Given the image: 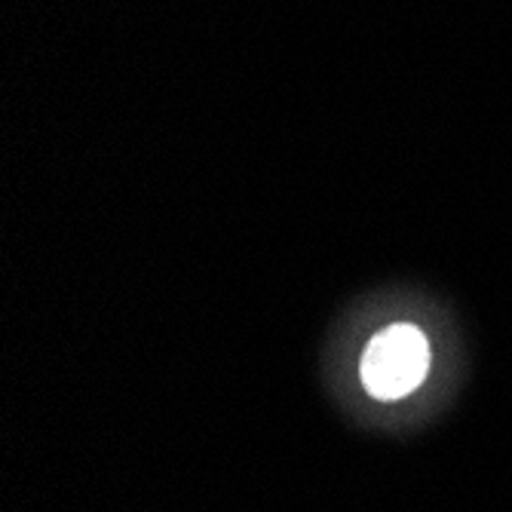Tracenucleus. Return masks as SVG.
Here are the masks:
<instances>
[{
  "label": "nucleus",
  "instance_id": "f257e3e1",
  "mask_svg": "<svg viewBox=\"0 0 512 512\" xmlns=\"http://www.w3.org/2000/svg\"><path fill=\"white\" fill-rule=\"evenodd\" d=\"M430 368V347L414 325H390L362 353V384L375 399H402L421 387Z\"/></svg>",
  "mask_w": 512,
  "mask_h": 512
}]
</instances>
